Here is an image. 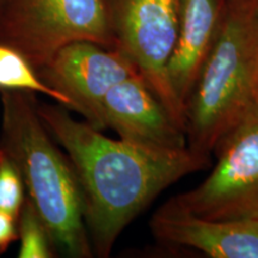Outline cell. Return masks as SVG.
<instances>
[{
    "label": "cell",
    "instance_id": "obj_1",
    "mask_svg": "<svg viewBox=\"0 0 258 258\" xmlns=\"http://www.w3.org/2000/svg\"><path fill=\"white\" fill-rule=\"evenodd\" d=\"M44 127L69 153L83 195L84 221L93 253L109 257L121 232L164 190L209 160L183 151L154 150L114 140L63 105L37 104Z\"/></svg>",
    "mask_w": 258,
    "mask_h": 258
},
{
    "label": "cell",
    "instance_id": "obj_2",
    "mask_svg": "<svg viewBox=\"0 0 258 258\" xmlns=\"http://www.w3.org/2000/svg\"><path fill=\"white\" fill-rule=\"evenodd\" d=\"M2 146L17 165L28 196L54 247L73 258L93 250L84 221L83 195L70 159L55 147L37 112L32 92L0 91Z\"/></svg>",
    "mask_w": 258,
    "mask_h": 258
},
{
    "label": "cell",
    "instance_id": "obj_3",
    "mask_svg": "<svg viewBox=\"0 0 258 258\" xmlns=\"http://www.w3.org/2000/svg\"><path fill=\"white\" fill-rule=\"evenodd\" d=\"M258 25L251 0L227 3L219 35L185 104L188 148L209 160L257 103Z\"/></svg>",
    "mask_w": 258,
    "mask_h": 258
},
{
    "label": "cell",
    "instance_id": "obj_4",
    "mask_svg": "<svg viewBox=\"0 0 258 258\" xmlns=\"http://www.w3.org/2000/svg\"><path fill=\"white\" fill-rule=\"evenodd\" d=\"M89 41L114 49L104 0H4L0 43L40 70L67 44Z\"/></svg>",
    "mask_w": 258,
    "mask_h": 258
},
{
    "label": "cell",
    "instance_id": "obj_5",
    "mask_svg": "<svg viewBox=\"0 0 258 258\" xmlns=\"http://www.w3.org/2000/svg\"><path fill=\"white\" fill-rule=\"evenodd\" d=\"M115 50L137 67L148 89L185 131V110L167 78L180 0H104ZM186 133V132H185Z\"/></svg>",
    "mask_w": 258,
    "mask_h": 258
},
{
    "label": "cell",
    "instance_id": "obj_6",
    "mask_svg": "<svg viewBox=\"0 0 258 258\" xmlns=\"http://www.w3.org/2000/svg\"><path fill=\"white\" fill-rule=\"evenodd\" d=\"M214 169L202 183L175 196L211 219H258V103L219 141Z\"/></svg>",
    "mask_w": 258,
    "mask_h": 258
},
{
    "label": "cell",
    "instance_id": "obj_7",
    "mask_svg": "<svg viewBox=\"0 0 258 258\" xmlns=\"http://www.w3.org/2000/svg\"><path fill=\"white\" fill-rule=\"evenodd\" d=\"M37 73L50 88L70 99L72 110L99 131L105 129L103 101L106 92L121 80L139 74L134 63L120 51L89 41L61 48Z\"/></svg>",
    "mask_w": 258,
    "mask_h": 258
},
{
    "label": "cell",
    "instance_id": "obj_8",
    "mask_svg": "<svg viewBox=\"0 0 258 258\" xmlns=\"http://www.w3.org/2000/svg\"><path fill=\"white\" fill-rule=\"evenodd\" d=\"M150 228L166 246L189 247L212 258H258V219L201 217L171 198L154 213Z\"/></svg>",
    "mask_w": 258,
    "mask_h": 258
},
{
    "label": "cell",
    "instance_id": "obj_9",
    "mask_svg": "<svg viewBox=\"0 0 258 258\" xmlns=\"http://www.w3.org/2000/svg\"><path fill=\"white\" fill-rule=\"evenodd\" d=\"M103 121L123 140L160 151L188 148L184 128L148 89L140 74L115 84L103 101Z\"/></svg>",
    "mask_w": 258,
    "mask_h": 258
},
{
    "label": "cell",
    "instance_id": "obj_10",
    "mask_svg": "<svg viewBox=\"0 0 258 258\" xmlns=\"http://www.w3.org/2000/svg\"><path fill=\"white\" fill-rule=\"evenodd\" d=\"M226 0H180L178 32L167 63L173 93L184 106L220 31Z\"/></svg>",
    "mask_w": 258,
    "mask_h": 258
},
{
    "label": "cell",
    "instance_id": "obj_11",
    "mask_svg": "<svg viewBox=\"0 0 258 258\" xmlns=\"http://www.w3.org/2000/svg\"><path fill=\"white\" fill-rule=\"evenodd\" d=\"M0 91L43 93L72 110L70 99L44 83L23 54L3 43H0Z\"/></svg>",
    "mask_w": 258,
    "mask_h": 258
},
{
    "label": "cell",
    "instance_id": "obj_12",
    "mask_svg": "<svg viewBox=\"0 0 258 258\" xmlns=\"http://www.w3.org/2000/svg\"><path fill=\"white\" fill-rule=\"evenodd\" d=\"M19 258H51L54 245L30 199H25L18 217Z\"/></svg>",
    "mask_w": 258,
    "mask_h": 258
},
{
    "label": "cell",
    "instance_id": "obj_13",
    "mask_svg": "<svg viewBox=\"0 0 258 258\" xmlns=\"http://www.w3.org/2000/svg\"><path fill=\"white\" fill-rule=\"evenodd\" d=\"M24 186L14 159L0 146V211L18 219L25 201Z\"/></svg>",
    "mask_w": 258,
    "mask_h": 258
},
{
    "label": "cell",
    "instance_id": "obj_14",
    "mask_svg": "<svg viewBox=\"0 0 258 258\" xmlns=\"http://www.w3.org/2000/svg\"><path fill=\"white\" fill-rule=\"evenodd\" d=\"M18 239V219L0 211V253Z\"/></svg>",
    "mask_w": 258,
    "mask_h": 258
},
{
    "label": "cell",
    "instance_id": "obj_15",
    "mask_svg": "<svg viewBox=\"0 0 258 258\" xmlns=\"http://www.w3.org/2000/svg\"><path fill=\"white\" fill-rule=\"evenodd\" d=\"M251 4H252V12L254 19H256L258 25V0H251Z\"/></svg>",
    "mask_w": 258,
    "mask_h": 258
},
{
    "label": "cell",
    "instance_id": "obj_16",
    "mask_svg": "<svg viewBox=\"0 0 258 258\" xmlns=\"http://www.w3.org/2000/svg\"><path fill=\"white\" fill-rule=\"evenodd\" d=\"M227 3H234V2H241V0H226Z\"/></svg>",
    "mask_w": 258,
    "mask_h": 258
},
{
    "label": "cell",
    "instance_id": "obj_17",
    "mask_svg": "<svg viewBox=\"0 0 258 258\" xmlns=\"http://www.w3.org/2000/svg\"><path fill=\"white\" fill-rule=\"evenodd\" d=\"M256 99H257V103H258V85H257V95H256Z\"/></svg>",
    "mask_w": 258,
    "mask_h": 258
},
{
    "label": "cell",
    "instance_id": "obj_18",
    "mask_svg": "<svg viewBox=\"0 0 258 258\" xmlns=\"http://www.w3.org/2000/svg\"><path fill=\"white\" fill-rule=\"evenodd\" d=\"M3 2H4V0H0V5H2V4H3Z\"/></svg>",
    "mask_w": 258,
    "mask_h": 258
}]
</instances>
